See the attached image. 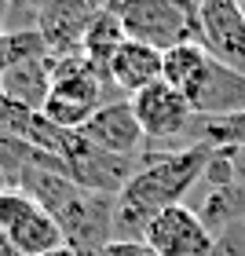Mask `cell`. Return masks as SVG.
<instances>
[{"mask_svg": "<svg viewBox=\"0 0 245 256\" xmlns=\"http://www.w3.org/2000/svg\"><path fill=\"white\" fill-rule=\"evenodd\" d=\"M216 146L194 143L180 150H143L139 172L128 180L114 205V242H146L150 220L172 205H186L205 176V165Z\"/></svg>", "mask_w": 245, "mask_h": 256, "instance_id": "6da1fadb", "label": "cell"}, {"mask_svg": "<svg viewBox=\"0 0 245 256\" xmlns=\"http://www.w3.org/2000/svg\"><path fill=\"white\" fill-rule=\"evenodd\" d=\"M15 187L26 190L59 224L66 249H74L77 256H99L114 242V205H118V198L84 190L62 172L37 168V165L22 168Z\"/></svg>", "mask_w": 245, "mask_h": 256, "instance_id": "7a4b0ae2", "label": "cell"}, {"mask_svg": "<svg viewBox=\"0 0 245 256\" xmlns=\"http://www.w3.org/2000/svg\"><path fill=\"white\" fill-rule=\"evenodd\" d=\"M128 40L150 44L158 52H172L180 44L198 40V0H114Z\"/></svg>", "mask_w": 245, "mask_h": 256, "instance_id": "3957f363", "label": "cell"}, {"mask_svg": "<svg viewBox=\"0 0 245 256\" xmlns=\"http://www.w3.org/2000/svg\"><path fill=\"white\" fill-rule=\"evenodd\" d=\"M0 238L11 256H48L66 246L59 224L18 187L0 190Z\"/></svg>", "mask_w": 245, "mask_h": 256, "instance_id": "277c9868", "label": "cell"}, {"mask_svg": "<svg viewBox=\"0 0 245 256\" xmlns=\"http://www.w3.org/2000/svg\"><path fill=\"white\" fill-rule=\"evenodd\" d=\"M198 33L216 62L245 74V11L238 0H198Z\"/></svg>", "mask_w": 245, "mask_h": 256, "instance_id": "5b68a950", "label": "cell"}, {"mask_svg": "<svg viewBox=\"0 0 245 256\" xmlns=\"http://www.w3.org/2000/svg\"><path fill=\"white\" fill-rule=\"evenodd\" d=\"M66 165V176L84 190H96V194H110L118 198L128 180L139 172V158H118V154H106V150L92 146L84 136L77 139V146L70 150V158L62 161Z\"/></svg>", "mask_w": 245, "mask_h": 256, "instance_id": "8992f818", "label": "cell"}, {"mask_svg": "<svg viewBox=\"0 0 245 256\" xmlns=\"http://www.w3.org/2000/svg\"><path fill=\"white\" fill-rule=\"evenodd\" d=\"M132 110H136L139 124H143V136L154 139V143L186 136L194 118H198L183 92H176L172 84H165V80H158V84L143 88L139 96H132Z\"/></svg>", "mask_w": 245, "mask_h": 256, "instance_id": "52a82bcc", "label": "cell"}, {"mask_svg": "<svg viewBox=\"0 0 245 256\" xmlns=\"http://www.w3.org/2000/svg\"><path fill=\"white\" fill-rule=\"evenodd\" d=\"M146 246L158 256H208L212 234L190 205H172L150 220Z\"/></svg>", "mask_w": 245, "mask_h": 256, "instance_id": "ba28073f", "label": "cell"}, {"mask_svg": "<svg viewBox=\"0 0 245 256\" xmlns=\"http://www.w3.org/2000/svg\"><path fill=\"white\" fill-rule=\"evenodd\" d=\"M80 136L88 139L92 146L106 150V154H118V158H139L143 154V124H139L136 110H132V99H114V102H102V106L92 114V121L80 128Z\"/></svg>", "mask_w": 245, "mask_h": 256, "instance_id": "9c48e42d", "label": "cell"}, {"mask_svg": "<svg viewBox=\"0 0 245 256\" xmlns=\"http://www.w3.org/2000/svg\"><path fill=\"white\" fill-rule=\"evenodd\" d=\"M96 11L99 8L92 0H40L37 4V33L44 37L55 59L80 52L84 30L96 18Z\"/></svg>", "mask_w": 245, "mask_h": 256, "instance_id": "30bf717a", "label": "cell"}, {"mask_svg": "<svg viewBox=\"0 0 245 256\" xmlns=\"http://www.w3.org/2000/svg\"><path fill=\"white\" fill-rule=\"evenodd\" d=\"M186 102L194 106L198 118H234V114H245V74L208 59L202 80L186 92Z\"/></svg>", "mask_w": 245, "mask_h": 256, "instance_id": "8fae6325", "label": "cell"}, {"mask_svg": "<svg viewBox=\"0 0 245 256\" xmlns=\"http://www.w3.org/2000/svg\"><path fill=\"white\" fill-rule=\"evenodd\" d=\"M52 55H40V59H22L0 77V96L8 102H15L22 110L40 114L44 102L52 99Z\"/></svg>", "mask_w": 245, "mask_h": 256, "instance_id": "7c38bea8", "label": "cell"}, {"mask_svg": "<svg viewBox=\"0 0 245 256\" xmlns=\"http://www.w3.org/2000/svg\"><path fill=\"white\" fill-rule=\"evenodd\" d=\"M161 66H165V52L139 40H124L121 52L110 59V80L124 96H139L143 88L161 80Z\"/></svg>", "mask_w": 245, "mask_h": 256, "instance_id": "4fadbf2b", "label": "cell"}, {"mask_svg": "<svg viewBox=\"0 0 245 256\" xmlns=\"http://www.w3.org/2000/svg\"><path fill=\"white\" fill-rule=\"evenodd\" d=\"M124 40H128V33H124V26H121L118 11H114V8H99L96 18H92L88 30H84L80 55H84L92 66H99L102 74H110V59L121 52Z\"/></svg>", "mask_w": 245, "mask_h": 256, "instance_id": "5bb4252c", "label": "cell"}, {"mask_svg": "<svg viewBox=\"0 0 245 256\" xmlns=\"http://www.w3.org/2000/svg\"><path fill=\"white\" fill-rule=\"evenodd\" d=\"M208 55L198 40H190V44H180V48H172V52H165V66H161V80L165 84H172L176 92H190L198 80H202V74H205V66H208Z\"/></svg>", "mask_w": 245, "mask_h": 256, "instance_id": "9a60e30c", "label": "cell"}, {"mask_svg": "<svg viewBox=\"0 0 245 256\" xmlns=\"http://www.w3.org/2000/svg\"><path fill=\"white\" fill-rule=\"evenodd\" d=\"M40 114H44V118H48L55 128H62V132H80V128L92 121L96 106H88V102H77V99H70V96L52 92V99L44 102Z\"/></svg>", "mask_w": 245, "mask_h": 256, "instance_id": "2e32d148", "label": "cell"}, {"mask_svg": "<svg viewBox=\"0 0 245 256\" xmlns=\"http://www.w3.org/2000/svg\"><path fill=\"white\" fill-rule=\"evenodd\" d=\"M208 256H245V220L220 230V234L212 238Z\"/></svg>", "mask_w": 245, "mask_h": 256, "instance_id": "e0dca14e", "label": "cell"}, {"mask_svg": "<svg viewBox=\"0 0 245 256\" xmlns=\"http://www.w3.org/2000/svg\"><path fill=\"white\" fill-rule=\"evenodd\" d=\"M99 256H158L146 242H110Z\"/></svg>", "mask_w": 245, "mask_h": 256, "instance_id": "ac0fdd59", "label": "cell"}, {"mask_svg": "<svg viewBox=\"0 0 245 256\" xmlns=\"http://www.w3.org/2000/svg\"><path fill=\"white\" fill-rule=\"evenodd\" d=\"M15 66V44H11V33H0V77Z\"/></svg>", "mask_w": 245, "mask_h": 256, "instance_id": "d6986e66", "label": "cell"}, {"mask_svg": "<svg viewBox=\"0 0 245 256\" xmlns=\"http://www.w3.org/2000/svg\"><path fill=\"white\" fill-rule=\"evenodd\" d=\"M0 4H8V8H37L40 0H0Z\"/></svg>", "mask_w": 245, "mask_h": 256, "instance_id": "ffe728a7", "label": "cell"}, {"mask_svg": "<svg viewBox=\"0 0 245 256\" xmlns=\"http://www.w3.org/2000/svg\"><path fill=\"white\" fill-rule=\"evenodd\" d=\"M48 256H77V252H74V249H66V246H62V249H55V252H48Z\"/></svg>", "mask_w": 245, "mask_h": 256, "instance_id": "44dd1931", "label": "cell"}, {"mask_svg": "<svg viewBox=\"0 0 245 256\" xmlns=\"http://www.w3.org/2000/svg\"><path fill=\"white\" fill-rule=\"evenodd\" d=\"M238 4H242V11H245V0H238Z\"/></svg>", "mask_w": 245, "mask_h": 256, "instance_id": "7402d4cb", "label": "cell"}]
</instances>
